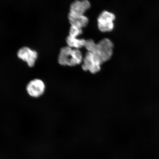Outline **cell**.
<instances>
[{"label": "cell", "mask_w": 159, "mask_h": 159, "mask_svg": "<svg viewBox=\"0 0 159 159\" xmlns=\"http://www.w3.org/2000/svg\"><path fill=\"white\" fill-rule=\"evenodd\" d=\"M82 53L79 49H73L68 46L63 47L59 53V64L64 66H74L82 62Z\"/></svg>", "instance_id": "cell-1"}, {"label": "cell", "mask_w": 159, "mask_h": 159, "mask_svg": "<svg viewBox=\"0 0 159 159\" xmlns=\"http://www.w3.org/2000/svg\"><path fill=\"white\" fill-rule=\"evenodd\" d=\"M114 44L108 39H103L97 43L93 53L96 55L101 62L108 61L112 57Z\"/></svg>", "instance_id": "cell-2"}, {"label": "cell", "mask_w": 159, "mask_h": 159, "mask_svg": "<svg viewBox=\"0 0 159 159\" xmlns=\"http://www.w3.org/2000/svg\"><path fill=\"white\" fill-rule=\"evenodd\" d=\"M83 61L82 67L83 70L89 71L93 74L100 70L101 66L102 64L96 55L89 51L86 52Z\"/></svg>", "instance_id": "cell-3"}, {"label": "cell", "mask_w": 159, "mask_h": 159, "mask_svg": "<svg viewBox=\"0 0 159 159\" xmlns=\"http://www.w3.org/2000/svg\"><path fill=\"white\" fill-rule=\"evenodd\" d=\"M115 19L114 14L104 11L99 15L97 21L98 29L102 32L112 31L114 28L113 21Z\"/></svg>", "instance_id": "cell-4"}, {"label": "cell", "mask_w": 159, "mask_h": 159, "mask_svg": "<svg viewBox=\"0 0 159 159\" xmlns=\"http://www.w3.org/2000/svg\"><path fill=\"white\" fill-rule=\"evenodd\" d=\"M45 83L41 79H36L30 81L26 87L28 94L34 98H38L45 92Z\"/></svg>", "instance_id": "cell-5"}, {"label": "cell", "mask_w": 159, "mask_h": 159, "mask_svg": "<svg viewBox=\"0 0 159 159\" xmlns=\"http://www.w3.org/2000/svg\"><path fill=\"white\" fill-rule=\"evenodd\" d=\"M17 54L18 57L26 62L30 67L34 66L38 56L36 51L27 47L21 48L18 51Z\"/></svg>", "instance_id": "cell-6"}, {"label": "cell", "mask_w": 159, "mask_h": 159, "mask_svg": "<svg viewBox=\"0 0 159 159\" xmlns=\"http://www.w3.org/2000/svg\"><path fill=\"white\" fill-rule=\"evenodd\" d=\"M90 7L91 4L88 0H76L71 3L69 13L74 15H84Z\"/></svg>", "instance_id": "cell-7"}, {"label": "cell", "mask_w": 159, "mask_h": 159, "mask_svg": "<svg viewBox=\"0 0 159 159\" xmlns=\"http://www.w3.org/2000/svg\"><path fill=\"white\" fill-rule=\"evenodd\" d=\"M68 19L71 26L81 29L86 27L89 23L88 18L84 15H74L69 13Z\"/></svg>", "instance_id": "cell-8"}, {"label": "cell", "mask_w": 159, "mask_h": 159, "mask_svg": "<svg viewBox=\"0 0 159 159\" xmlns=\"http://www.w3.org/2000/svg\"><path fill=\"white\" fill-rule=\"evenodd\" d=\"M66 42L68 46L79 49L85 46L86 40L84 39H78L71 37L69 35L66 39Z\"/></svg>", "instance_id": "cell-9"}, {"label": "cell", "mask_w": 159, "mask_h": 159, "mask_svg": "<svg viewBox=\"0 0 159 159\" xmlns=\"http://www.w3.org/2000/svg\"><path fill=\"white\" fill-rule=\"evenodd\" d=\"M82 29L71 25L70 29L69 36L71 37L77 38V37L82 34Z\"/></svg>", "instance_id": "cell-10"}, {"label": "cell", "mask_w": 159, "mask_h": 159, "mask_svg": "<svg viewBox=\"0 0 159 159\" xmlns=\"http://www.w3.org/2000/svg\"><path fill=\"white\" fill-rule=\"evenodd\" d=\"M96 43H95L93 40L89 39L86 40L84 47L88 51L93 53L96 48Z\"/></svg>", "instance_id": "cell-11"}]
</instances>
